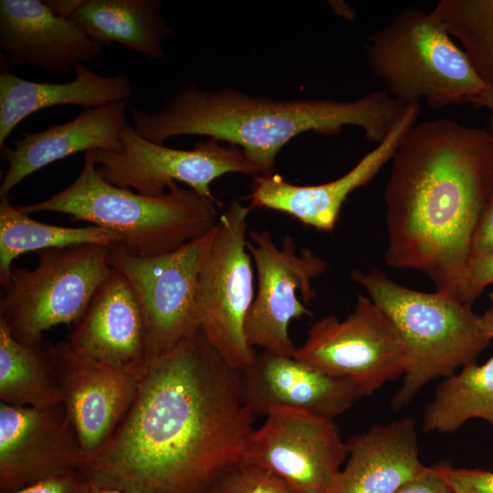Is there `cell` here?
<instances>
[{
	"mask_svg": "<svg viewBox=\"0 0 493 493\" xmlns=\"http://www.w3.org/2000/svg\"><path fill=\"white\" fill-rule=\"evenodd\" d=\"M490 253H493V194L486 204L474 230L468 257Z\"/></svg>",
	"mask_w": 493,
	"mask_h": 493,
	"instance_id": "1f68e13d",
	"label": "cell"
},
{
	"mask_svg": "<svg viewBox=\"0 0 493 493\" xmlns=\"http://www.w3.org/2000/svg\"><path fill=\"white\" fill-rule=\"evenodd\" d=\"M103 46L45 1H0V49L4 64L68 74L97 58Z\"/></svg>",
	"mask_w": 493,
	"mask_h": 493,
	"instance_id": "ac0fdd59",
	"label": "cell"
},
{
	"mask_svg": "<svg viewBox=\"0 0 493 493\" xmlns=\"http://www.w3.org/2000/svg\"><path fill=\"white\" fill-rule=\"evenodd\" d=\"M493 427V356L482 365L471 362L438 384L423 414L425 433H452L470 419Z\"/></svg>",
	"mask_w": 493,
	"mask_h": 493,
	"instance_id": "d4e9b609",
	"label": "cell"
},
{
	"mask_svg": "<svg viewBox=\"0 0 493 493\" xmlns=\"http://www.w3.org/2000/svg\"><path fill=\"white\" fill-rule=\"evenodd\" d=\"M0 400L34 408L62 404L56 375V345L45 339L18 341L1 321Z\"/></svg>",
	"mask_w": 493,
	"mask_h": 493,
	"instance_id": "cb8c5ba5",
	"label": "cell"
},
{
	"mask_svg": "<svg viewBox=\"0 0 493 493\" xmlns=\"http://www.w3.org/2000/svg\"><path fill=\"white\" fill-rule=\"evenodd\" d=\"M490 307L480 316V323L484 332L493 339V292L489 295Z\"/></svg>",
	"mask_w": 493,
	"mask_h": 493,
	"instance_id": "d590c367",
	"label": "cell"
},
{
	"mask_svg": "<svg viewBox=\"0 0 493 493\" xmlns=\"http://www.w3.org/2000/svg\"><path fill=\"white\" fill-rule=\"evenodd\" d=\"M250 434L242 460L268 469L296 493H333L348 456L332 418L277 408Z\"/></svg>",
	"mask_w": 493,
	"mask_h": 493,
	"instance_id": "4fadbf2b",
	"label": "cell"
},
{
	"mask_svg": "<svg viewBox=\"0 0 493 493\" xmlns=\"http://www.w3.org/2000/svg\"><path fill=\"white\" fill-rule=\"evenodd\" d=\"M467 103L486 108L491 112L487 131L493 138V87L487 86L479 94L471 98Z\"/></svg>",
	"mask_w": 493,
	"mask_h": 493,
	"instance_id": "836d02e7",
	"label": "cell"
},
{
	"mask_svg": "<svg viewBox=\"0 0 493 493\" xmlns=\"http://www.w3.org/2000/svg\"><path fill=\"white\" fill-rule=\"evenodd\" d=\"M208 493H296L272 471L243 460L224 471Z\"/></svg>",
	"mask_w": 493,
	"mask_h": 493,
	"instance_id": "83f0119b",
	"label": "cell"
},
{
	"mask_svg": "<svg viewBox=\"0 0 493 493\" xmlns=\"http://www.w3.org/2000/svg\"><path fill=\"white\" fill-rule=\"evenodd\" d=\"M420 104L409 105L389 135L366 153L348 173L331 182L318 185H297L281 175L254 176L249 208H267L296 218L317 230L332 232L340 211L354 190L367 184L392 159L405 132L415 123Z\"/></svg>",
	"mask_w": 493,
	"mask_h": 493,
	"instance_id": "2e32d148",
	"label": "cell"
},
{
	"mask_svg": "<svg viewBox=\"0 0 493 493\" xmlns=\"http://www.w3.org/2000/svg\"><path fill=\"white\" fill-rule=\"evenodd\" d=\"M244 400L257 416L288 408L334 418L363 396L351 380L328 374L293 355L257 352L242 376Z\"/></svg>",
	"mask_w": 493,
	"mask_h": 493,
	"instance_id": "e0dca14e",
	"label": "cell"
},
{
	"mask_svg": "<svg viewBox=\"0 0 493 493\" xmlns=\"http://www.w3.org/2000/svg\"><path fill=\"white\" fill-rule=\"evenodd\" d=\"M346 443L347 462L333 493H393L427 467L419 457L415 424L408 417L377 424Z\"/></svg>",
	"mask_w": 493,
	"mask_h": 493,
	"instance_id": "44dd1931",
	"label": "cell"
},
{
	"mask_svg": "<svg viewBox=\"0 0 493 493\" xmlns=\"http://www.w3.org/2000/svg\"><path fill=\"white\" fill-rule=\"evenodd\" d=\"M45 2L56 16L69 19L82 0H48Z\"/></svg>",
	"mask_w": 493,
	"mask_h": 493,
	"instance_id": "e575fe53",
	"label": "cell"
},
{
	"mask_svg": "<svg viewBox=\"0 0 493 493\" xmlns=\"http://www.w3.org/2000/svg\"><path fill=\"white\" fill-rule=\"evenodd\" d=\"M366 58L385 90L405 105L467 103L487 87L432 11L402 10L370 37Z\"/></svg>",
	"mask_w": 493,
	"mask_h": 493,
	"instance_id": "8992f818",
	"label": "cell"
},
{
	"mask_svg": "<svg viewBox=\"0 0 493 493\" xmlns=\"http://www.w3.org/2000/svg\"><path fill=\"white\" fill-rule=\"evenodd\" d=\"M293 356L328 374L351 380L363 395L404 375L406 364L396 328L362 294L343 320L329 315L314 321Z\"/></svg>",
	"mask_w": 493,
	"mask_h": 493,
	"instance_id": "8fae6325",
	"label": "cell"
},
{
	"mask_svg": "<svg viewBox=\"0 0 493 493\" xmlns=\"http://www.w3.org/2000/svg\"><path fill=\"white\" fill-rule=\"evenodd\" d=\"M8 493H91V483L79 470H73Z\"/></svg>",
	"mask_w": 493,
	"mask_h": 493,
	"instance_id": "4dcf8cb0",
	"label": "cell"
},
{
	"mask_svg": "<svg viewBox=\"0 0 493 493\" xmlns=\"http://www.w3.org/2000/svg\"><path fill=\"white\" fill-rule=\"evenodd\" d=\"M246 248L255 264L257 288L245 320L249 347L292 356L291 320L312 317L306 308L317 294L314 278L324 274L328 263L308 247L299 251L290 236L278 247L267 230H248Z\"/></svg>",
	"mask_w": 493,
	"mask_h": 493,
	"instance_id": "7c38bea8",
	"label": "cell"
},
{
	"mask_svg": "<svg viewBox=\"0 0 493 493\" xmlns=\"http://www.w3.org/2000/svg\"><path fill=\"white\" fill-rule=\"evenodd\" d=\"M121 237L103 227L88 225L68 227L38 222L12 205L11 195L0 201V284L4 283L13 261L30 251L75 244L118 246Z\"/></svg>",
	"mask_w": 493,
	"mask_h": 493,
	"instance_id": "484cf974",
	"label": "cell"
},
{
	"mask_svg": "<svg viewBox=\"0 0 493 493\" xmlns=\"http://www.w3.org/2000/svg\"><path fill=\"white\" fill-rule=\"evenodd\" d=\"M66 342L76 354L114 367L147 364L141 309L120 272L112 268L101 281L70 326Z\"/></svg>",
	"mask_w": 493,
	"mask_h": 493,
	"instance_id": "d6986e66",
	"label": "cell"
},
{
	"mask_svg": "<svg viewBox=\"0 0 493 493\" xmlns=\"http://www.w3.org/2000/svg\"><path fill=\"white\" fill-rule=\"evenodd\" d=\"M408 105L385 89L355 100H272L231 88H181L156 111L130 108L131 126L143 139L163 144L169 138L203 135L242 149L260 175L273 173L280 149L294 137L314 131L337 135L345 126L359 127L366 140L381 143Z\"/></svg>",
	"mask_w": 493,
	"mask_h": 493,
	"instance_id": "3957f363",
	"label": "cell"
},
{
	"mask_svg": "<svg viewBox=\"0 0 493 493\" xmlns=\"http://www.w3.org/2000/svg\"><path fill=\"white\" fill-rule=\"evenodd\" d=\"M73 73L74 79L68 82H35L1 67L0 148L16 125L40 110L62 105L98 108L126 102L131 96L132 89L126 74L100 75L84 63L78 65Z\"/></svg>",
	"mask_w": 493,
	"mask_h": 493,
	"instance_id": "7402d4cb",
	"label": "cell"
},
{
	"mask_svg": "<svg viewBox=\"0 0 493 493\" xmlns=\"http://www.w3.org/2000/svg\"><path fill=\"white\" fill-rule=\"evenodd\" d=\"M146 366L114 367L76 354L66 341L56 344L62 404L84 458L99 450L116 430L132 404Z\"/></svg>",
	"mask_w": 493,
	"mask_h": 493,
	"instance_id": "9a60e30c",
	"label": "cell"
},
{
	"mask_svg": "<svg viewBox=\"0 0 493 493\" xmlns=\"http://www.w3.org/2000/svg\"><path fill=\"white\" fill-rule=\"evenodd\" d=\"M251 209L232 200L219 216L196 274L194 304L199 328L225 362L241 372L257 351L245 337V320L255 297L252 258L246 248Z\"/></svg>",
	"mask_w": 493,
	"mask_h": 493,
	"instance_id": "ba28073f",
	"label": "cell"
},
{
	"mask_svg": "<svg viewBox=\"0 0 493 493\" xmlns=\"http://www.w3.org/2000/svg\"><path fill=\"white\" fill-rule=\"evenodd\" d=\"M242 376L199 328L147 363L129 411L79 471L130 493H208L254 430Z\"/></svg>",
	"mask_w": 493,
	"mask_h": 493,
	"instance_id": "6da1fadb",
	"label": "cell"
},
{
	"mask_svg": "<svg viewBox=\"0 0 493 493\" xmlns=\"http://www.w3.org/2000/svg\"><path fill=\"white\" fill-rule=\"evenodd\" d=\"M83 459L62 404L34 408L0 402L1 493L79 470Z\"/></svg>",
	"mask_w": 493,
	"mask_h": 493,
	"instance_id": "5bb4252c",
	"label": "cell"
},
{
	"mask_svg": "<svg viewBox=\"0 0 493 493\" xmlns=\"http://www.w3.org/2000/svg\"><path fill=\"white\" fill-rule=\"evenodd\" d=\"M434 467L454 493H493V472L455 468L445 462Z\"/></svg>",
	"mask_w": 493,
	"mask_h": 493,
	"instance_id": "f1b7e54d",
	"label": "cell"
},
{
	"mask_svg": "<svg viewBox=\"0 0 493 493\" xmlns=\"http://www.w3.org/2000/svg\"><path fill=\"white\" fill-rule=\"evenodd\" d=\"M393 493H454L435 467H427L416 477L404 484Z\"/></svg>",
	"mask_w": 493,
	"mask_h": 493,
	"instance_id": "d6a6232c",
	"label": "cell"
},
{
	"mask_svg": "<svg viewBox=\"0 0 493 493\" xmlns=\"http://www.w3.org/2000/svg\"><path fill=\"white\" fill-rule=\"evenodd\" d=\"M161 0H82L69 19L104 46L118 43L142 57H164L162 41L173 29L162 15Z\"/></svg>",
	"mask_w": 493,
	"mask_h": 493,
	"instance_id": "603a6c76",
	"label": "cell"
},
{
	"mask_svg": "<svg viewBox=\"0 0 493 493\" xmlns=\"http://www.w3.org/2000/svg\"><path fill=\"white\" fill-rule=\"evenodd\" d=\"M121 141L119 152L93 151L97 171L108 183L143 195H163L172 182H181L221 206L210 189L213 181L230 173L261 174L241 148L213 138L197 142L191 150L173 149L142 138L127 122Z\"/></svg>",
	"mask_w": 493,
	"mask_h": 493,
	"instance_id": "30bf717a",
	"label": "cell"
},
{
	"mask_svg": "<svg viewBox=\"0 0 493 493\" xmlns=\"http://www.w3.org/2000/svg\"><path fill=\"white\" fill-rule=\"evenodd\" d=\"M217 206L176 182L160 196L115 186L100 175L93 151H89L71 184L46 200L17 207L27 215L61 213L72 222L103 227L121 237L117 246L126 253L153 257L174 251L207 234L218 222Z\"/></svg>",
	"mask_w": 493,
	"mask_h": 493,
	"instance_id": "277c9868",
	"label": "cell"
},
{
	"mask_svg": "<svg viewBox=\"0 0 493 493\" xmlns=\"http://www.w3.org/2000/svg\"><path fill=\"white\" fill-rule=\"evenodd\" d=\"M215 226L205 236L160 256H132L117 246L108 253L109 265L126 278L137 299L147 363L168 353L199 329L194 304L195 278Z\"/></svg>",
	"mask_w": 493,
	"mask_h": 493,
	"instance_id": "9c48e42d",
	"label": "cell"
},
{
	"mask_svg": "<svg viewBox=\"0 0 493 493\" xmlns=\"http://www.w3.org/2000/svg\"><path fill=\"white\" fill-rule=\"evenodd\" d=\"M111 246L75 244L37 252L33 269L12 267L0 284V321L16 341L32 343L59 324L71 326L111 271Z\"/></svg>",
	"mask_w": 493,
	"mask_h": 493,
	"instance_id": "52a82bcc",
	"label": "cell"
},
{
	"mask_svg": "<svg viewBox=\"0 0 493 493\" xmlns=\"http://www.w3.org/2000/svg\"><path fill=\"white\" fill-rule=\"evenodd\" d=\"M490 284H493V253L468 257L464 270V303L472 306L475 299Z\"/></svg>",
	"mask_w": 493,
	"mask_h": 493,
	"instance_id": "f546056e",
	"label": "cell"
},
{
	"mask_svg": "<svg viewBox=\"0 0 493 493\" xmlns=\"http://www.w3.org/2000/svg\"><path fill=\"white\" fill-rule=\"evenodd\" d=\"M351 277L390 319L404 342L405 371L391 400L393 410L410 403L429 382L474 362L491 341L471 305L436 291L406 288L375 267L354 269Z\"/></svg>",
	"mask_w": 493,
	"mask_h": 493,
	"instance_id": "5b68a950",
	"label": "cell"
},
{
	"mask_svg": "<svg viewBox=\"0 0 493 493\" xmlns=\"http://www.w3.org/2000/svg\"><path fill=\"white\" fill-rule=\"evenodd\" d=\"M391 161L385 263L424 272L436 292L464 303L471 238L493 194L492 136L451 119L425 121Z\"/></svg>",
	"mask_w": 493,
	"mask_h": 493,
	"instance_id": "7a4b0ae2",
	"label": "cell"
},
{
	"mask_svg": "<svg viewBox=\"0 0 493 493\" xmlns=\"http://www.w3.org/2000/svg\"><path fill=\"white\" fill-rule=\"evenodd\" d=\"M126 102L86 108L73 120L23 137L0 148L1 159L8 167L0 184V198L10 195L14 187L31 173L79 152L123 149L121 133L127 121Z\"/></svg>",
	"mask_w": 493,
	"mask_h": 493,
	"instance_id": "ffe728a7",
	"label": "cell"
},
{
	"mask_svg": "<svg viewBox=\"0 0 493 493\" xmlns=\"http://www.w3.org/2000/svg\"><path fill=\"white\" fill-rule=\"evenodd\" d=\"M91 493H130V492L116 489V488L99 487L91 483Z\"/></svg>",
	"mask_w": 493,
	"mask_h": 493,
	"instance_id": "8d00e7d4",
	"label": "cell"
},
{
	"mask_svg": "<svg viewBox=\"0 0 493 493\" xmlns=\"http://www.w3.org/2000/svg\"><path fill=\"white\" fill-rule=\"evenodd\" d=\"M432 12L459 41L484 84L493 87V0H442Z\"/></svg>",
	"mask_w": 493,
	"mask_h": 493,
	"instance_id": "4316f807",
	"label": "cell"
}]
</instances>
